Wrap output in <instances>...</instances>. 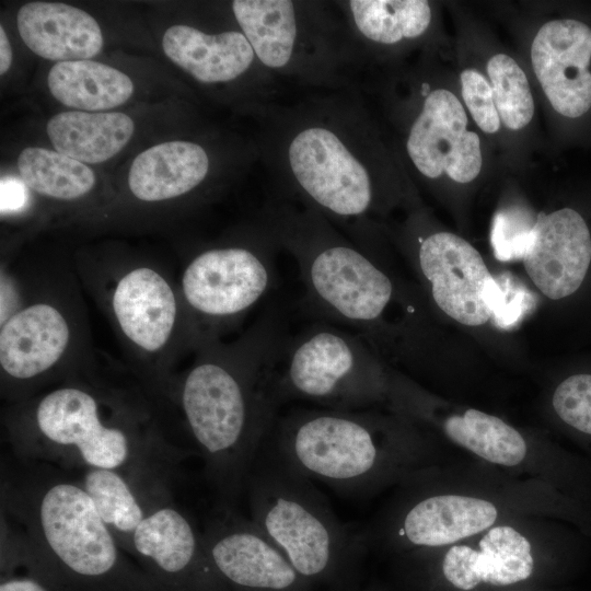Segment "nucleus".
Listing matches in <instances>:
<instances>
[{
  "label": "nucleus",
  "mask_w": 591,
  "mask_h": 591,
  "mask_svg": "<svg viewBox=\"0 0 591 591\" xmlns=\"http://www.w3.org/2000/svg\"><path fill=\"white\" fill-rule=\"evenodd\" d=\"M444 578L455 588L471 590L480 583L509 586L528 579L534 567L529 540L509 525L486 530L477 546H451L442 559Z\"/></svg>",
  "instance_id": "aec40b11"
},
{
  "label": "nucleus",
  "mask_w": 591,
  "mask_h": 591,
  "mask_svg": "<svg viewBox=\"0 0 591 591\" xmlns=\"http://www.w3.org/2000/svg\"><path fill=\"white\" fill-rule=\"evenodd\" d=\"M263 227L297 262L313 312L358 334L380 320L394 286L358 241L317 211L288 199L267 204Z\"/></svg>",
  "instance_id": "39448f33"
},
{
  "label": "nucleus",
  "mask_w": 591,
  "mask_h": 591,
  "mask_svg": "<svg viewBox=\"0 0 591 591\" xmlns=\"http://www.w3.org/2000/svg\"><path fill=\"white\" fill-rule=\"evenodd\" d=\"M28 187L22 179L10 176L1 178L0 208L2 216L22 211L28 204Z\"/></svg>",
  "instance_id": "c9c22d12"
},
{
  "label": "nucleus",
  "mask_w": 591,
  "mask_h": 591,
  "mask_svg": "<svg viewBox=\"0 0 591 591\" xmlns=\"http://www.w3.org/2000/svg\"><path fill=\"white\" fill-rule=\"evenodd\" d=\"M276 247L264 228L254 244L212 247L196 255L181 278L182 298L194 321L223 324L256 305L275 281Z\"/></svg>",
  "instance_id": "9d476101"
},
{
  "label": "nucleus",
  "mask_w": 591,
  "mask_h": 591,
  "mask_svg": "<svg viewBox=\"0 0 591 591\" xmlns=\"http://www.w3.org/2000/svg\"><path fill=\"white\" fill-rule=\"evenodd\" d=\"M47 83L57 101L84 111L119 106L134 92V83L127 74L88 59L57 62L49 70Z\"/></svg>",
  "instance_id": "bb28decb"
},
{
  "label": "nucleus",
  "mask_w": 591,
  "mask_h": 591,
  "mask_svg": "<svg viewBox=\"0 0 591 591\" xmlns=\"http://www.w3.org/2000/svg\"><path fill=\"white\" fill-rule=\"evenodd\" d=\"M251 520L304 578L321 577L358 555L363 534L341 522L313 480L268 437L246 478Z\"/></svg>",
  "instance_id": "0eeeda50"
},
{
  "label": "nucleus",
  "mask_w": 591,
  "mask_h": 591,
  "mask_svg": "<svg viewBox=\"0 0 591 591\" xmlns=\"http://www.w3.org/2000/svg\"><path fill=\"white\" fill-rule=\"evenodd\" d=\"M264 109L267 166L288 200L354 235L378 198L374 135L358 95L325 90L294 103L270 100Z\"/></svg>",
  "instance_id": "f03ea898"
},
{
  "label": "nucleus",
  "mask_w": 591,
  "mask_h": 591,
  "mask_svg": "<svg viewBox=\"0 0 591 591\" xmlns=\"http://www.w3.org/2000/svg\"><path fill=\"white\" fill-rule=\"evenodd\" d=\"M355 47L393 46L424 35L431 22L425 0H348L335 2ZM357 56V55H356Z\"/></svg>",
  "instance_id": "393cba45"
},
{
  "label": "nucleus",
  "mask_w": 591,
  "mask_h": 591,
  "mask_svg": "<svg viewBox=\"0 0 591 591\" xmlns=\"http://www.w3.org/2000/svg\"><path fill=\"white\" fill-rule=\"evenodd\" d=\"M202 532L208 556L224 581L241 591H289L300 575L251 519L216 506Z\"/></svg>",
  "instance_id": "f8f14e48"
},
{
  "label": "nucleus",
  "mask_w": 591,
  "mask_h": 591,
  "mask_svg": "<svg viewBox=\"0 0 591 591\" xmlns=\"http://www.w3.org/2000/svg\"><path fill=\"white\" fill-rule=\"evenodd\" d=\"M162 46L175 65L205 84L233 82L263 67L241 30L209 34L177 24L166 30Z\"/></svg>",
  "instance_id": "4be33fe9"
},
{
  "label": "nucleus",
  "mask_w": 591,
  "mask_h": 591,
  "mask_svg": "<svg viewBox=\"0 0 591 591\" xmlns=\"http://www.w3.org/2000/svg\"><path fill=\"white\" fill-rule=\"evenodd\" d=\"M442 429L451 441L494 464L514 466L526 456V442L518 430L477 409L447 417Z\"/></svg>",
  "instance_id": "cd10ccee"
},
{
  "label": "nucleus",
  "mask_w": 591,
  "mask_h": 591,
  "mask_svg": "<svg viewBox=\"0 0 591 591\" xmlns=\"http://www.w3.org/2000/svg\"><path fill=\"white\" fill-rule=\"evenodd\" d=\"M533 70L556 112L577 118L591 107V28L576 20L545 23L531 46Z\"/></svg>",
  "instance_id": "f3484780"
},
{
  "label": "nucleus",
  "mask_w": 591,
  "mask_h": 591,
  "mask_svg": "<svg viewBox=\"0 0 591 591\" xmlns=\"http://www.w3.org/2000/svg\"><path fill=\"white\" fill-rule=\"evenodd\" d=\"M12 62V49L4 28L0 26V73L4 74Z\"/></svg>",
  "instance_id": "e433bc0d"
},
{
  "label": "nucleus",
  "mask_w": 591,
  "mask_h": 591,
  "mask_svg": "<svg viewBox=\"0 0 591 591\" xmlns=\"http://www.w3.org/2000/svg\"><path fill=\"white\" fill-rule=\"evenodd\" d=\"M18 167L28 189L54 199H78L95 184L93 171L84 163L44 148H25L19 155Z\"/></svg>",
  "instance_id": "c85d7f7f"
},
{
  "label": "nucleus",
  "mask_w": 591,
  "mask_h": 591,
  "mask_svg": "<svg viewBox=\"0 0 591 591\" xmlns=\"http://www.w3.org/2000/svg\"><path fill=\"white\" fill-rule=\"evenodd\" d=\"M552 402L563 421L591 434V374H575L564 380L555 390Z\"/></svg>",
  "instance_id": "72a5a7b5"
},
{
  "label": "nucleus",
  "mask_w": 591,
  "mask_h": 591,
  "mask_svg": "<svg viewBox=\"0 0 591 591\" xmlns=\"http://www.w3.org/2000/svg\"><path fill=\"white\" fill-rule=\"evenodd\" d=\"M137 564L163 591H223L200 532L171 490L160 495L132 536Z\"/></svg>",
  "instance_id": "9b49d317"
},
{
  "label": "nucleus",
  "mask_w": 591,
  "mask_h": 591,
  "mask_svg": "<svg viewBox=\"0 0 591 591\" xmlns=\"http://www.w3.org/2000/svg\"><path fill=\"white\" fill-rule=\"evenodd\" d=\"M493 99L500 120L512 130L524 128L534 114L528 78L508 55L498 54L487 63Z\"/></svg>",
  "instance_id": "c756f323"
},
{
  "label": "nucleus",
  "mask_w": 591,
  "mask_h": 591,
  "mask_svg": "<svg viewBox=\"0 0 591 591\" xmlns=\"http://www.w3.org/2000/svg\"><path fill=\"white\" fill-rule=\"evenodd\" d=\"M287 339L275 311L233 344L204 336L198 358L176 385V401L217 506L235 509L276 424L281 405L278 366Z\"/></svg>",
  "instance_id": "f257e3e1"
},
{
  "label": "nucleus",
  "mask_w": 591,
  "mask_h": 591,
  "mask_svg": "<svg viewBox=\"0 0 591 591\" xmlns=\"http://www.w3.org/2000/svg\"><path fill=\"white\" fill-rule=\"evenodd\" d=\"M497 517L496 506L482 498L417 495L401 503L378 531L362 534L366 543L380 540L397 546L440 547L488 530Z\"/></svg>",
  "instance_id": "2eb2a0df"
},
{
  "label": "nucleus",
  "mask_w": 591,
  "mask_h": 591,
  "mask_svg": "<svg viewBox=\"0 0 591 591\" xmlns=\"http://www.w3.org/2000/svg\"><path fill=\"white\" fill-rule=\"evenodd\" d=\"M206 149L196 142L170 141L139 153L128 174L134 196L143 201L179 197L198 187L209 173Z\"/></svg>",
  "instance_id": "5701e85b"
},
{
  "label": "nucleus",
  "mask_w": 591,
  "mask_h": 591,
  "mask_svg": "<svg viewBox=\"0 0 591 591\" xmlns=\"http://www.w3.org/2000/svg\"><path fill=\"white\" fill-rule=\"evenodd\" d=\"M18 30L24 44L48 60H85L103 47L97 22L85 11L57 2H28L18 12Z\"/></svg>",
  "instance_id": "412c9836"
},
{
  "label": "nucleus",
  "mask_w": 591,
  "mask_h": 591,
  "mask_svg": "<svg viewBox=\"0 0 591 591\" xmlns=\"http://www.w3.org/2000/svg\"><path fill=\"white\" fill-rule=\"evenodd\" d=\"M269 438L309 478L348 498L373 491L413 457L403 438L361 409L292 408Z\"/></svg>",
  "instance_id": "423d86ee"
},
{
  "label": "nucleus",
  "mask_w": 591,
  "mask_h": 591,
  "mask_svg": "<svg viewBox=\"0 0 591 591\" xmlns=\"http://www.w3.org/2000/svg\"><path fill=\"white\" fill-rule=\"evenodd\" d=\"M72 339L66 314L50 302H35L10 314L0 326L2 392L25 401L57 368Z\"/></svg>",
  "instance_id": "ddd939ff"
},
{
  "label": "nucleus",
  "mask_w": 591,
  "mask_h": 591,
  "mask_svg": "<svg viewBox=\"0 0 591 591\" xmlns=\"http://www.w3.org/2000/svg\"><path fill=\"white\" fill-rule=\"evenodd\" d=\"M111 309L128 343L144 355L162 351L181 321L178 298L155 269L135 267L115 283Z\"/></svg>",
  "instance_id": "6ab92c4d"
},
{
  "label": "nucleus",
  "mask_w": 591,
  "mask_h": 591,
  "mask_svg": "<svg viewBox=\"0 0 591 591\" xmlns=\"http://www.w3.org/2000/svg\"><path fill=\"white\" fill-rule=\"evenodd\" d=\"M461 84L463 100L477 126L486 134L498 131L500 117L486 78L475 69H465Z\"/></svg>",
  "instance_id": "f704fd0d"
},
{
  "label": "nucleus",
  "mask_w": 591,
  "mask_h": 591,
  "mask_svg": "<svg viewBox=\"0 0 591 591\" xmlns=\"http://www.w3.org/2000/svg\"><path fill=\"white\" fill-rule=\"evenodd\" d=\"M0 591H72L37 567L28 557L21 534L1 525Z\"/></svg>",
  "instance_id": "7c9ffc66"
},
{
  "label": "nucleus",
  "mask_w": 591,
  "mask_h": 591,
  "mask_svg": "<svg viewBox=\"0 0 591 591\" xmlns=\"http://www.w3.org/2000/svg\"><path fill=\"white\" fill-rule=\"evenodd\" d=\"M419 92L424 102L405 144L410 162L429 179L445 173L457 183L473 181L482 169L480 141L476 132L467 130L461 102L449 90H431L427 82Z\"/></svg>",
  "instance_id": "4468645a"
},
{
  "label": "nucleus",
  "mask_w": 591,
  "mask_h": 591,
  "mask_svg": "<svg viewBox=\"0 0 591 591\" xmlns=\"http://www.w3.org/2000/svg\"><path fill=\"white\" fill-rule=\"evenodd\" d=\"M134 121L119 112H62L47 124L56 151L82 163L96 164L117 154L134 134Z\"/></svg>",
  "instance_id": "a878e982"
},
{
  "label": "nucleus",
  "mask_w": 591,
  "mask_h": 591,
  "mask_svg": "<svg viewBox=\"0 0 591 591\" xmlns=\"http://www.w3.org/2000/svg\"><path fill=\"white\" fill-rule=\"evenodd\" d=\"M121 549L131 554L132 536L152 502L170 486L148 487L116 470L86 468L77 478Z\"/></svg>",
  "instance_id": "b1692460"
},
{
  "label": "nucleus",
  "mask_w": 591,
  "mask_h": 591,
  "mask_svg": "<svg viewBox=\"0 0 591 591\" xmlns=\"http://www.w3.org/2000/svg\"><path fill=\"white\" fill-rule=\"evenodd\" d=\"M2 470L1 514L21 531L31 560L72 591H163L129 559L77 478L16 459Z\"/></svg>",
  "instance_id": "20e7f679"
},
{
  "label": "nucleus",
  "mask_w": 591,
  "mask_h": 591,
  "mask_svg": "<svg viewBox=\"0 0 591 591\" xmlns=\"http://www.w3.org/2000/svg\"><path fill=\"white\" fill-rule=\"evenodd\" d=\"M144 419L123 398L69 381L14 403L4 422L18 460L116 470L148 487L167 485L171 455Z\"/></svg>",
  "instance_id": "7ed1b4c3"
},
{
  "label": "nucleus",
  "mask_w": 591,
  "mask_h": 591,
  "mask_svg": "<svg viewBox=\"0 0 591 591\" xmlns=\"http://www.w3.org/2000/svg\"><path fill=\"white\" fill-rule=\"evenodd\" d=\"M591 262V235L573 209L538 213L533 240L523 258L528 275L552 300L572 294L581 286Z\"/></svg>",
  "instance_id": "a211bd4d"
},
{
  "label": "nucleus",
  "mask_w": 591,
  "mask_h": 591,
  "mask_svg": "<svg viewBox=\"0 0 591 591\" xmlns=\"http://www.w3.org/2000/svg\"><path fill=\"white\" fill-rule=\"evenodd\" d=\"M536 219L525 208L510 207L498 211L493 220L490 242L501 262L524 258L533 240Z\"/></svg>",
  "instance_id": "2f4dec72"
},
{
  "label": "nucleus",
  "mask_w": 591,
  "mask_h": 591,
  "mask_svg": "<svg viewBox=\"0 0 591 591\" xmlns=\"http://www.w3.org/2000/svg\"><path fill=\"white\" fill-rule=\"evenodd\" d=\"M417 259L441 311L467 326L490 320L483 293L491 275L467 241L450 232L432 233L420 240Z\"/></svg>",
  "instance_id": "dca6fc26"
},
{
  "label": "nucleus",
  "mask_w": 591,
  "mask_h": 591,
  "mask_svg": "<svg viewBox=\"0 0 591 591\" xmlns=\"http://www.w3.org/2000/svg\"><path fill=\"white\" fill-rule=\"evenodd\" d=\"M380 364L360 334L316 323L288 337L278 366L280 404L302 401L321 408L360 410L381 398Z\"/></svg>",
  "instance_id": "1a4fd4ad"
},
{
  "label": "nucleus",
  "mask_w": 591,
  "mask_h": 591,
  "mask_svg": "<svg viewBox=\"0 0 591 591\" xmlns=\"http://www.w3.org/2000/svg\"><path fill=\"white\" fill-rule=\"evenodd\" d=\"M490 318L502 329L514 327L533 308L531 293L507 273L490 277L484 289Z\"/></svg>",
  "instance_id": "473e14b6"
},
{
  "label": "nucleus",
  "mask_w": 591,
  "mask_h": 591,
  "mask_svg": "<svg viewBox=\"0 0 591 591\" xmlns=\"http://www.w3.org/2000/svg\"><path fill=\"white\" fill-rule=\"evenodd\" d=\"M234 19L275 78L323 90L346 89L358 65L340 14L316 1L234 0Z\"/></svg>",
  "instance_id": "6e6552de"
}]
</instances>
